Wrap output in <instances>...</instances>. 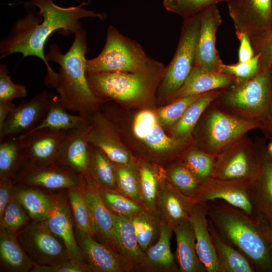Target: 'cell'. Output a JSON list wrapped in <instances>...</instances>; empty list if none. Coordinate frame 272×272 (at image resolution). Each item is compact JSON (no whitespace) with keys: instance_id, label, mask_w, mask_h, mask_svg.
I'll use <instances>...</instances> for the list:
<instances>
[{"instance_id":"6da1fadb","label":"cell","mask_w":272,"mask_h":272,"mask_svg":"<svg viewBox=\"0 0 272 272\" xmlns=\"http://www.w3.org/2000/svg\"><path fill=\"white\" fill-rule=\"evenodd\" d=\"M28 4L39 11L27 10V14L14 23L10 33L0 43L1 58L20 53L23 58L29 56L40 58L47 67V74L55 72L51 69L44 53L45 44L49 37L57 31L64 35H71L82 28L79 21L84 18H97L104 20V13H95L85 9L82 3L66 8L56 5L52 0H30Z\"/></svg>"},{"instance_id":"7a4b0ae2","label":"cell","mask_w":272,"mask_h":272,"mask_svg":"<svg viewBox=\"0 0 272 272\" xmlns=\"http://www.w3.org/2000/svg\"><path fill=\"white\" fill-rule=\"evenodd\" d=\"M49 47L47 60L56 62L60 67L54 76L45 77V84L55 89L61 104L69 111L88 117L95 113L101 101L93 93L87 79L86 55L89 49L86 31L82 28L75 32L74 40L65 53L56 44Z\"/></svg>"},{"instance_id":"3957f363","label":"cell","mask_w":272,"mask_h":272,"mask_svg":"<svg viewBox=\"0 0 272 272\" xmlns=\"http://www.w3.org/2000/svg\"><path fill=\"white\" fill-rule=\"evenodd\" d=\"M206 203L208 218L220 234L249 260L256 271L272 272V252L260 219L221 200Z\"/></svg>"},{"instance_id":"277c9868","label":"cell","mask_w":272,"mask_h":272,"mask_svg":"<svg viewBox=\"0 0 272 272\" xmlns=\"http://www.w3.org/2000/svg\"><path fill=\"white\" fill-rule=\"evenodd\" d=\"M165 69L162 63L149 56L139 43L112 25L107 29L105 44L101 52L86 61V71L88 73H150L164 72Z\"/></svg>"},{"instance_id":"5b68a950","label":"cell","mask_w":272,"mask_h":272,"mask_svg":"<svg viewBox=\"0 0 272 272\" xmlns=\"http://www.w3.org/2000/svg\"><path fill=\"white\" fill-rule=\"evenodd\" d=\"M271 102L272 69H269L242 84L225 89L213 103L228 113L259 122L262 126Z\"/></svg>"},{"instance_id":"8992f818","label":"cell","mask_w":272,"mask_h":272,"mask_svg":"<svg viewBox=\"0 0 272 272\" xmlns=\"http://www.w3.org/2000/svg\"><path fill=\"white\" fill-rule=\"evenodd\" d=\"M164 72H86V77L91 90L101 101L133 102L149 97Z\"/></svg>"},{"instance_id":"52a82bcc","label":"cell","mask_w":272,"mask_h":272,"mask_svg":"<svg viewBox=\"0 0 272 272\" xmlns=\"http://www.w3.org/2000/svg\"><path fill=\"white\" fill-rule=\"evenodd\" d=\"M201 116L199 149L214 156L246 135L249 131L261 127L259 122L228 113L213 102Z\"/></svg>"},{"instance_id":"ba28073f","label":"cell","mask_w":272,"mask_h":272,"mask_svg":"<svg viewBox=\"0 0 272 272\" xmlns=\"http://www.w3.org/2000/svg\"><path fill=\"white\" fill-rule=\"evenodd\" d=\"M201 22V13L184 19L176 51L161 79L160 92L165 98L181 88L194 67Z\"/></svg>"},{"instance_id":"9c48e42d","label":"cell","mask_w":272,"mask_h":272,"mask_svg":"<svg viewBox=\"0 0 272 272\" xmlns=\"http://www.w3.org/2000/svg\"><path fill=\"white\" fill-rule=\"evenodd\" d=\"M261 166L259 148L246 134L216 156L212 178L254 184L259 178Z\"/></svg>"},{"instance_id":"30bf717a","label":"cell","mask_w":272,"mask_h":272,"mask_svg":"<svg viewBox=\"0 0 272 272\" xmlns=\"http://www.w3.org/2000/svg\"><path fill=\"white\" fill-rule=\"evenodd\" d=\"M235 33L246 35L255 52L271 32L272 0H228Z\"/></svg>"},{"instance_id":"8fae6325","label":"cell","mask_w":272,"mask_h":272,"mask_svg":"<svg viewBox=\"0 0 272 272\" xmlns=\"http://www.w3.org/2000/svg\"><path fill=\"white\" fill-rule=\"evenodd\" d=\"M18 240L35 264L50 265L71 259L63 242L50 230L45 221L25 227Z\"/></svg>"},{"instance_id":"7c38bea8","label":"cell","mask_w":272,"mask_h":272,"mask_svg":"<svg viewBox=\"0 0 272 272\" xmlns=\"http://www.w3.org/2000/svg\"><path fill=\"white\" fill-rule=\"evenodd\" d=\"M253 184L246 181L212 178L203 182L196 193L189 198L192 205L221 200L250 216L257 217Z\"/></svg>"},{"instance_id":"4fadbf2b","label":"cell","mask_w":272,"mask_h":272,"mask_svg":"<svg viewBox=\"0 0 272 272\" xmlns=\"http://www.w3.org/2000/svg\"><path fill=\"white\" fill-rule=\"evenodd\" d=\"M21 184L49 189L79 187L82 175L56 163L38 164L24 159L13 178Z\"/></svg>"},{"instance_id":"5bb4252c","label":"cell","mask_w":272,"mask_h":272,"mask_svg":"<svg viewBox=\"0 0 272 272\" xmlns=\"http://www.w3.org/2000/svg\"><path fill=\"white\" fill-rule=\"evenodd\" d=\"M80 186L87 205L93 237L118 252L113 214L104 203L98 186L92 179L87 180L83 176Z\"/></svg>"},{"instance_id":"9a60e30c","label":"cell","mask_w":272,"mask_h":272,"mask_svg":"<svg viewBox=\"0 0 272 272\" xmlns=\"http://www.w3.org/2000/svg\"><path fill=\"white\" fill-rule=\"evenodd\" d=\"M50 93L44 90L30 101L15 106L2 124L0 140L30 131L44 118L48 111Z\"/></svg>"},{"instance_id":"2e32d148","label":"cell","mask_w":272,"mask_h":272,"mask_svg":"<svg viewBox=\"0 0 272 272\" xmlns=\"http://www.w3.org/2000/svg\"><path fill=\"white\" fill-rule=\"evenodd\" d=\"M68 131L41 129L18 135L23 141L25 159L38 164L56 163Z\"/></svg>"},{"instance_id":"e0dca14e","label":"cell","mask_w":272,"mask_h":272,"mask_svg":"<svg viewBox=\"0 0 272 272\" xmlns=\"http://www.w3.org/2000/svg\"><path fill=\"white\" fill-rule=\"evenodd\" d=\"M133 131L137 138L153 151L159 153L177 152L189 140L168 136L160 126L157 116L148 110H143L136 115Z\"/></svg>"},{"instance_id":"ac0fdd59","label":"cell","mask_w":272,"mask_h":272,"mask_svg":"<svg viewBox=\"0 0 272 272\" xmlns=\"http://www.w3.org/2000/svg\"><path fill=\"white\" fill-rule=\"evenodd\" d=\"M201 14V27L194 66L220 72L223 62L216 48V39L218 28L222 23V17L217 5L208 8Z\"/></svg>"},{"instance_id":"d6986e66","label":"cell","mask_w":272,"mask_h":272,"mask_svg":"<svg viewBox=\"0 0 272 272\" xmlns=\"http://www.w3.org/2000/svg\"><path fill=\"white\" fill-rule=\"evenodd\" d=\"M79 245L92 271H133L131 265L117 251L99 242L89 233L78 230Z\"/></svg>"},{"instance_id":"ffe728a7","label":"cell","mask_w":272,"mask_h":272,"mask_svg":"<svg viewBox=\"0 0 272 272\" xmlns=\"http://www.w3.org/2000/svg\"><path fill=\"white\" fill-rule=\"evenodd\" d=\"M49 197L50 206L45 220L49 229L63 242L71 259L84 261L85 256L75 239L72 216L67 202L58 195Z\"/></svg>"},{"instance_id":"44dd1931","label":"cell","mask_w":272,"mask_h":272,"mask_svg":"<svg viewBox=\"0 0 272 272\" xmlns=\"http://www.w3.org/2000/svg\"><path fill=\"white\" fill-rule=\"evenodd\" d=\"M89 125L87 139L89 143L100 148L115 164H135L130 154L120 144L111 123L101 114H95Z\"/></svg>"},{"instance_id":"7402d4cb","label":"cell","mask_w":272,"mask_h":272,"mask_svg":"<svg viewBox=\"0 0 272 272\" xmlns=\"http://www.w3.org/2000/svg\"><path fill=\"white\" fill-rule=\"evenodd\" d=\"M206 203L193 204L188 220L194 231L198 257L207 272H221L208 227Z\"/></svg>"},{"instance_id":"603a6c76","label":"cell","mask_w":272,"mask_h":272,"mask_svg":"<svg viewBox=\"0 0 272 272\" xmlns=\"http://www.w3.org/2000/svg\"><path fill=\"white\" fill-rule=\"evenodd\" d=\"M235 79L220 72L195 65L181 87L170 98L172 101L192 95H198L217 89L231 88L236 85Z\"/></svg>"},{"instance_id":"cb8c5ba5","label":"cell","mask_w":272,"mask_h":272,"mask_svg":"<svg viewBox=\"0 0 272 272\" xmlns=\"http://www.w3.org/2000/svg\"><path fill=\"white\" fill-rule=\"evenodd\" d=\"M89 126L68 131L56 163L78 172L87 180L91 179L89 173V143L87 139Z\"/></svg>"},{"instance_id":"d4e9b609","label":"cell","mask_w":272,"mask_h":272,"mask_svg":"<svg viewBox=\"0 0 272 272\" xmlns=\"http://www.w3.org/2000/svg\"><path fill=\"white\" fill-rule=\"evenodd\" d=\"M173 233V228L162 221L158 239L144 252L139 271H179L170 247Z\"/></svg>"},{"instance_id":"484cf974","label":"cell","mask_w":272,"mask_h":272,"mask_svg":"<svg viewBox=\"0 0 272 272\" xmlns=\"http://www.w3.org/2000/svg\"><path fill=\"white\" fill-rule=\"evenodd\" d=\"M192 206L189 197L173 186L165 178L162 182L156 205L162 221L173 228L188 220Z\"/></svg>"},{"instance_id":"4316f807","label":"cell","mask_w":272,"mask_h":272,"mask_svg":"<svg viewBox=\"0 0 272 272\" xmlns=\"http://www.w3.org/2000/svg\"><path fill=\"white\" fill-rule=\"evenodd\" d=\"M258 148L262 166L259 178L253 184L256 216L272 226V158L261 145Z\"/></svg>"},{"instance_id":"83f0119b","label":"cell","mask_w":272,"mask_h":272,"mask_svg":"<svg viewBox=\"0 0 272 272\" xmlns=\"http://www.w3.org/2000/svg\"><path fill=\"white\" fill-rule=\"evenodd\" d=\"M176 237L177 264L180 272H205L206 269L196 252L195 237L189 221L173 228Z\"/></svg>"},{"instance_id":"f1b7e54d","label":"cell","mask_w":272,"mask_h":272,"mask_svg":"<svg viewBox=\"0 0 272 272\" xmlns=\"http://www.w3.org/2000/svg\"><path fill=\"white\" fill-rule=\"evenodd\" d=\"M208 221L209 230L221 272L256 271L249 260L220 234L209 218Z\"/></svg>"},{"instance_id":"f546056e","label":"cell","mask_w":272,"mask_h":272,"mask_svg":"<svg viewBox=\"0 0 272 272\" xmlns=\"http://www.w3.org/2000/svg\"><path fill=\"white\" fill-rule=\"evenodd\" d=\"M67 111L61 104L58 95L50 93L49 104L45 117L36 127L25 133L41 129L56 131H69L85 128L90 125L88 117L79 114H71Z\"/></svg>"},{"instance_id":"4dcf8cb0","label":"cell","mask_w":272,"mask_h":272,"mask_svg":"<svg viewBox=\"0 0 272 272\" xmlns=\"http://www.w3.org/2000/svg\"><path fill=\"white\" fill-rule=\"evenodd\" d=\"M113 216L118 251L133 271H139L144 252L140 246L130 219L114 214Z\"/></svg>"},{"instance_id":"1f68e13d","label":"cell","mask_w":272,"mask_h":272,"mask_svg":"<svg viewBox=\"0 0 272 272\" xmlns=\"http://www.w3.org/2000/svg\"><path fill=\"white\" fill-rule=\"evenodd\" d=\"M0 257L2 265L11 271H30L35 265L13 233L3 229L0 235Z\"/></svg>"},{"instance_id":"d6a6232c","label":"cell","mask_w":272,"mask_h":272,"mask_svg":"<svg viewBox=\"0 0 272 272\" xmlns=\"http://www.w3.org/2000/svg\"><path fill=\"white\" fill-rule=\"evenodd\" d=\"M224 89L215 90L202 94L192 102L180 119L172 127L174 137L190 139L206 109Z\"/></svg>"},{"instance_id":"836d02e7","label":"cell","mask_w":272,"mask_h":272,"mask_svg":"<svg viewBox=\"0 0 272 272\" xmlns=\"http://www.w3.org/2000/svg\"><path fill=\"white\" fill-rule=\"evenodd\" d=\"M139 244L145 252L158 240L162 220L156 209H145L130 218Z\"/></svg>"},{"instance_id":"e575fe53","label":"cell","mask_w":272,"mask_h":272,"mask_svg":"<svg viewBox=\"0 0 272 272\" xmlns=\"http://www.w3.org/2000/svg\"><path fill=\"white\" fill-rule=\"evenodd\" d=\"M89 148L91 179L100 187L116 190L115 164L98 147L89 143Z\"/></svg>"},{"instance_id":"d590c367","label":"cell","mask_w":272,"mask_h":272,"mask_svg":"<svg viewBox=\"0 0 272 272\" xmlns=\"http://www.w3.org/2000/svg\"><path fill=\"white\" fill-rule=\"evenodd\" d=\"M143 205L147 209H156L162 182L166 178L156 166L141 162L137 165Z\"/></svg>"},{"instance_id":"8d00e7d4","label":"cell","mask_w":272,"mask_h":272,"mask_svg":"<svg viewBox=\"0 0 272 272\" xmlns=\"http://www.w3.org/2000/svg\"><path fill=\"white\" fill-rule=\"evenodd\" d=\"M25 158L21 138L10 137L0 140V177L13 179Z\"/></svg>"},{"instance_id":"74e56055","label":"cell","mask_w":272,"mask_h":272,"mask_svg":"<svg viewBox=\"0 0 272 272\" xmlns=\"http://www.w3.org/2000/svg\"><path fill=\"white\" fill-rule=\"evenodd\" d=\"M115 165L116 190L129 199L143 205L137 165Z\"/></svg>"},{"instance_id":"f35d334b","label":"cell","mask_w":272,"mask_h":272,"mask_svg":"<svg viewBox=\"0 0 272 272\" xmlns=\"http://www.w3.org/2000/svg\"><path fill=\"white\" fill-rule=\"evenodd\" d=\"M98 187L104 203L115 215L130 218L146 209L143 205L129 199L117 190Z\"/></svg>"},{"instance_id":"ab89813d","label":"cell","mask_w":272,"mask_h":272,"mask_svg":"<svg viewBox=\"0 0 272 272\" xmlns=\"http://www.w3.org/2000/svg\"><path fill=\"white\" fill-rule=\"evenodd\" d=\"M16 198L35 221H43L46 219L50 206V197L41 191L32 188H25L17 192Z\"/></svg>"},{"instance_id":"60d3db41","label":"cell","mask_w":272,"mask_h":272,"mask_svg":"<svg viewBox=\"0 0 272 272\" xmlns=\"http://www.w3.org/2000/svg\"><path fill=\"white\" fill-rule=\"evenodd\" d=\"M181 161L201 182L212 178L216 156L207 153L199 148H194L188 151Z\"/></svg>"},{"instance_id":"b9f144b4","label":"cell","mask_w":272,"mask_h":272,"mask_svg":"<svg viewBox=\"0 0 272 272\" xmlns=\"http://www.w3.org/2000/svg\"><path fill=\"white\" fill-rule=\"evenodd\" d=\"M165 176L173 186L189 198L196 193L202 183L181 161L165 172Z\"/></svg>"},{"instance_id":"7bdbcfd3","label":"cell","mask_w":272,"mask_h":272,"mask_svg":"<svg viewBox=\"0 0 272 272\" xmlns=\"http://www.w3.org/2000/svg\"><path fill=\"white\" fill-rule=\"evenodd\" d=\"M228 0H163L165 9L187 19L197 15L208 8Z\"/></svg>"},{"instance_id":"ee69618b","label":"cell","mask_w":272,"mask_h":272,"mask_svg":"<svg viewBox=\"0 0 272 272\" xmlns=\"http://www.w3.org/2000/svg\"><path fill=\"white\" fill-rule=\"evenodd\" d=\"M80 189V186L69 189V198L73 216L78 230L93 236L87 205Z\"/></svg>"},{"instance_id":"f6af8a7d","label":"cell","mask_w":272,"mask_h":272,"mask_svg":"<svg viewBox=\"0 0 272 272\" xmlns=\"http://www.w3.org/2000/svg\"><path fill=\"white\" fill-rule=\"evenodd\" d=\"M260 54L257 53L251 59L232 64H222L220 72L235 79L236 85L242 84L252 79L261 72L259 64Z\"/></svg>"},{"instance_id":"bcb514c9","label":"cell","mask_w":272,"mask_h":272,"mask_svg":"<svg viewBox=\"0 0 272 272\" xmlns=\"http://www.w3.org/2000/svg\"><path fill=\"white\" fill-rule=\"evenodd\" d=\"M0 219L2 229L13 233L25 226L28 220L22 206L16 197L11 198Z\"/></svg>"},{"instance_id":"7dc6e473","label":"cell","mask_w":272,"mask_h":272,"mask_svg":"<svg viewBox=\"0 0 272 272\" xmlns=\"http://www.w3.org/2000/svg\"><path fill=\"white\" fill-rule=\"evenodd\" d=\"M201 95L185 96L172 101L159 110L158 116L161 121L165 125L173 127L191 103Z\"/></svg>"},{"instance_id":"c3c4849f","label":"cell","mask_w":272,"mask_h":272,"mask_svg":"<svg viewBox=\"0 0 272 272\" xmlns=\"http://www.w3.org/2000/svg\"><path fill=\"white\" fill-rule=\"evenodd\" d=\"M27 90L24 85L13 82L9 75L7 66L0 65V101H12L27 96Z\"/></svg>"},{"instance_id":"681fc988","label":"cell","mask_w":272,"mask_h":272,"mask_svg":"<svg viewBox=\"0 0 272 272\" xmlns=\"http://www.w3.org/2000/svg\"><path fill=\"white\" fill-rule=\"evenodd\" d=\"M32 272H89L92 271L89 264L84 261L69 259L50 265L35 264Z\"/></svg>"},{"instance_id":"f907efd6","label":"cell","mask_w":272,"mask_h":272,"mask_svg":"<svg viewBox=\"0 0 272 272\" xmlns=\"http://www.w3.org/2000/svg\"><path fill=\"white\" fill-rule=\"evenodd\" d=\"M255 55L260 54L259 67L261 71L271 69L272 65V31L255 51Z\"/></svg>"},{"instance_id":"816d5d0a","label":"cell","mask_w":272,"mask_h":272,"mask_svg":"<svg viewBox=\"0 0 272 272\" xmlns=\"http://www.w3.org/2000/svg\"><path fill=\"white\" fill-rule=\"evenodd\" d=\"M236 35L240 42L238 62H245L252 58L255 53L248 37L242 33H236Z\"/></svg>"},{"instance_id":"f5cc1de1","label":"cell","mask_w":272,"mask_h":272,"mask_svg":"<svg viewBox=\"0 0 272 272\" xmlns=\"http://www.w3.org/2000/svg\"><path fill=\"white\" fill-rule=\"evenodd\" d=\"M15 181L13 178H1L0 183V218L11 199V193Z\"/></svg>"},{"instance_id":"db71d44e","label":"cell","mask_w":272,"mask_h":272,"mask_svg":"<svg viewBox=\"0 0 272 272\" xmlns=\"http://www.w3.org/2000/svg\"><path fill=\"white\" fill-rule=\"evenodd\" d=\"M15 106L12 101H0V125L4 122Z\"/></svg>"},{"instance_id":"11a10c76","label":"cell","mask_w":272,"mask_h":272,"mask_svg":"<svg viewBox=\"0 0 272 272\" xmlns=\"http://www.w3.org/2000/svg\"><path fill=\"white\" fill-rule=\"evenodd\" d=\"M265 135L272 139V102L266 119L260 128Z\"/></svg>"},{"instance_id":"9f6ffc18","label":"cell","mask_w":272,"mask_h":272,"mask_svg":"<svg viewBox=\"0 0 272 272\" xmlns=\"http://www.w3.org/2000/svg\"><path fill=\"white\" fill-rule=\"evenodd\" d=\"M260 220L264 235L269 243L272 252V226H269L261 219Z\"/></svg>"},{"instance_id":"6f0895ef","label":"cell","mask_w":272,"mask_h":272,"mask_svg":"<svg viewBox=\"0 0 272 272\" xmlns=\"http://www.w3.org/2000/svg\"><path fill=\"white\" fill-rule=\"evenodd\" d=\"M266 150L268 155L272 158V141L267 146Z\"/></svg>"}]
</instances>
